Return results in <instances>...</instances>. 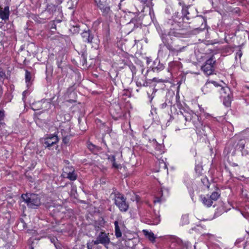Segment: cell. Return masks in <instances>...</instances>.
Segmentation results:
<instances>
[{
	"label": "cell",
	"mask_w": 249,
	"mask_h": 249,
	"mask_svg": "<svg viewBox=\"0 0 249 249\" xmlns=\"http://www.w3.org/2000/svg\"><path fill=\"white\" fill-rule=\"evenodd\" d=\"M22 199L27 204L32 206L39 207L40 205V199L39 196L33 193H26L22 195Z\"/></svg>",
	"instance_id": "1"
},
{
	"label": "cell",
	"mask_w": 249,
	"mask_h": 249,
	"mask_svg": "<svg viewBox=\"0 0 249 249\" xmlns=\"http://www.w3.org/2000/svg\"><path fill=\"white\" fill-rule=\"evenodd\" d=\"M114 202L115 205L122 212H126L128 210V204L125 197L122 194L119 193L116 194L114 197Z\"/></svg>",
	"instance_id": "2"
},
{
	"label": "cell",
	"mask_w": 249,
	"mask_h": 249,
	"mask_svg": "<svg viewBox=\"0 0 249 249\" xmlns=\"http://www.w3.org/2000/svg\"><path fill=\"white\" fill-rule=\"evenodd\" d=\"M62 176L72 181H74L77 179V174L74 169L72 167H66L63 169L62 174Z\"/></svg>",
	"instance_id": "3"
},
{
	"label": "cell",
	"mask_w": 249,
	"mask_h": 249,
	"mask_svg": "<svg viewBox=\"0 0 249 249\" xmlns=\"http://www.w3.org/2000/svg\"><path fill=\"white\" fill-rule=\"evenodd\" d=\"M110 243V239L107 235L105 232H101L98 235L97 240L95 241V244H102L104 246H108Z\"/></svg>",
	"instance_id": "4"
},
{
	"label": "cell",
	"mask_w": 249,
	"mask_h": 249,
	"mask_svg": "<svg viewBox=\"0 0 249 249\" xmlns=\"http://www.w3.org/2000/svg\"><path fill=\"white\" fill-rule=\"evenodd\" d=\"M215 64V58H211L209 61L203 66L202 69L204 72L207 73V74H210L213 73L214 70V64Z\"/></svg>",
	"instance_id": "5"
},
{
	"label": "cell",
	"mask_w": 249,
	"mask_h": 249,
	"mask_svg": "<svg viewBox=\"0 0 249 249\" xmlns=\"http://www.w3.org/2000/svg\"><path fill=\"white\" fill-rule=\"evenodd\" d=\"M58 140H59V139L57 136H53L52 137L46 138L44 141V143L46 147H50L57 143Z\"/></svg>",
	"instance_id": "6"
},
{
	"label": "cell",
	"mask_w": 249,
	"mask_h": 249,
	"mask_svg": "<svg viewBox=\"0 0 249 249\" xmlns=\"http://www.w3.org/2000/svg\"><path fill=\"white\" fill-rule=\"evenodd\" d=\"M9 15V8L8 6H6L3 11H1V18L3 20H6V19H8Z\"/></svg>",
	"instance_id": "7"
},
{
	"label": "cell",
	"mask_w": 249,
	"mask_h": 249,
	"mask_svg": "<svg viewBox=\"0 0 249 249\" xmlns=\"http://www.w3.org/2000/svg\"><path fill=\"white\" fill-rule=\"evenodd\" d=\"M143 233L147 238H149V240L152 242H154L155 240V237L154 235V234L152 233L150 231H147V230H143Z\"/></svg>",
	"instance_id": "8"
},
{
	"label": "cell",
	"mask_w": 249,
	"mask_h": 249,
	"mask_svg": "<svg viewBox=\"0 0 249 249\" xmlns=\"http://www.w3.org/2000/svg\"><path fill=\"white\" fill-rule=\"evenodd\" d=\"M115 225V235L117 237H120L122 236V233L120 231V228L119 226L118 223L117 222H116L114 223Z\"/></svg>",
	"instance_id": "9"
},
{
	"label": "cell",
	"mask_w": 249,
	"mask_h": 249,
	"mask_svg": "<svg viewBox=\"0 0 249 249\" xmlns=\"http://www.w3.org/2000/svg\"><path fill=\"white\" fill-rule=\"evenodd\" d=\"M202 201L204 202V204L205 205H206L207 206L210 207L213 204V202L211 200H209V199H206L205 198H203Z\"/></svg>",
	"instance_id": "10"
},
{
	"label": "cell",
	"mask_w": 249,
	"mask_h": 249,
	"mask_svg": "<svg viewBox=\"0 0 249 249\" xmlns=\"http://www.w3.org/2000/svg\"><path fill=\"white\" fill-rule=\"evenodd\" d=\"M219 195L217 192H214L211 196V198L213 201H217L219 198Z\"/></svg>",
	"instance_id": "11"
},
{
	"label": "cell",
	"mask_w": 249,
	"mask_h": 249,
	"mask_svg": "<svg viewBox=\"0 0 249 249\" xmlns=\"http://www.w3.org/2000/svg\"><path fill=\"white\" fill-rule=\"evenodd\" d=\"M31 79V74L28 71L26 70L25 72V80L26 82H29Z\"/></svg>",
	"instance_id": "12"
},
{
	"label": "cell",
	"mask_w": 249,
	"mask_h": 249,
	"mask_svg": "<svg viewBox=\"0 0 249 249\" xmlns=\"http://www.w3.org/2000/svg\"><path fill=\"white\" fill-rule=\"evenodd\" d=\"M4 113H3V112H2V110H1V120H3V116H4Z\"/></svg>",
	"instance_id": "13"
}]
</instances>
